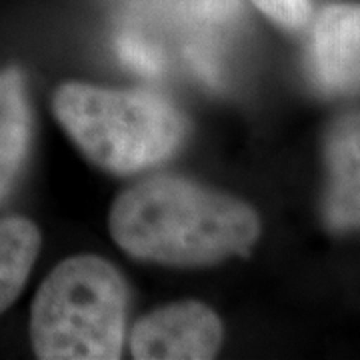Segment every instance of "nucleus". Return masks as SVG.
<instances>
[{
    "label": "nucleus",
    "mask_w": 360,
    "mask_h": 360,
    "mask_svg": "<svg viewBox=\"0 0 360 360\" xmlns=\"http://www.w3.org/2000/svg\"><path fill=\"white\" fill-rule=\"evenodd\" d=\"M110 232L122 250L172 266L214 264L257 243L255 210L176 176L146 179L116 198Z\"/></svg>",
    "instance_id": "1"
},
{
    "label": "nucleus",
    "mask_w": 360,
    "mask_h": 360,
    "mask_svg": "<svg viewBox=\"0 0 360 360\" xmlns=\"http://www.w3.org/2000/svg\"><path fill=\"white\" fill-rule=\"evenodd\" d=\"M129 286L101 257L60 262L40 284L30 312L39 359L112 360L124 345Z\"/></svg>",
    "instance_id": "2"
},
{
    "label": "nucleus",
    "mask_w": 360,
    "mask_h": 360,
    "mask_svg": "<svg viewBox=\"0 0 360 360\" xmlns=\"http://www.w3.org/2000/svg\"><path fill=\"white\" fill-rule=\"evenodd\" d=\"M54 115L78 148L110 172H136L165 160L184 136V118L146 90L70 82L54 94Z\"/></svg>",
    "instance_id": "3"
},
{
    "label": "nucleus",
    "mask_w": 360,
    "mask_h": 360,
    "mask_svg": "<svg viewBox=\"0 0 360 360\" xmlns=\"http://www.w3.org/2000/svg\"><path fill=\"white\" fill-rule=\"evenodd\" d=\"M222 322L202 302H179L136 322L132 356L141 360L212 359L222 345Z\"/></svg>",
    "instance_id": "4"
},
{
    "label": "nucleus",
    "mask_w": 360,
    "mask_h": 360,
    "mask_svg": "<svg viewBox=\"0 0 360 360\" xmlns=\"http://www.w3.org/2000/svg\"><path fill=\"white\" fill-rule=\"evenodd\" d=\"M310 72L324 92L360 89V6H326L312 28Z\"/></svg>",
    "instance_id": "5"
},
{
    "label": "nucleus",
    "mask_w": 360,
    "mask_h": 360,
    "mask_svg": "<svg viewBox=\"0 0 360 360\" xmlns=\"http://www.w3.org/2000/svg\"><path fill=\"white\" fill-rule=\"evenodd\" d=\"M326 219L335 229L360 226V112L336 120L326 141Z\"/></svg>",
    "instance_id": "6"
},
{
    "label": "nucleus",
    "mask_w": 360,
    "mask_h": 360,
    "mask_svg": "<svg viewBox=\"0 0 360 360\" xmlns=\"http://www.w3.org/2000/svg\"><path fill=\"white\" fill-rule=\"evenodd\" d=\"M32 116L20 68L0 72V202L13 191L30 146Z\"/></svg>",
    "instance_id": "7"
},
{
    "label": "nucleus",
    "mask_w": 360,
    "mask_h": 360,
    "mask_svg": "<svg viewBox=\"0 0 360 360\" xmlns=\"http://www.w3.org/2000/svg\"><path fill=\"white\" fill-rule=\"evenodd\" d=\"M40 250V232L32 220H0V314L22 292Z\"/></svg>",
    "instance_id": "8"
},
{
    "label": "nucleus",
    "mask_w": 360,
    "mask_h": 360,
    "mask_svg": "<svg viewBox=\"0 0 360 360\" xmlns=\"http://www.w3.org/2000/svg\"><path fill=\"white\" fill-rule=\"evenodd\" d=\"M238 11V0H172L170 16L188 26L194 34L198 32L193 39H205L206 32L231 25Z\"/></svg>",
    "instance_id": "9"
},
{
    "label": "nucleus",
    "mask_w": 360,
    "mask_h": 360,
    "mask_svg": "<svg viewBox=\"0 0 360 360\" xmlns=\"http://www.w3.org/2000/svg\"><path fill=\"white\" fill-rule=\"evenodd\" d=\"M116 52L127 65L132 66L134 70H139L142 75L158 77L165 72V65H167L165 52L160 51L156 44H153L150 40L141 37L139 32L127 30V32L118 34Z\"/></svg>",
    "instance_id": "10"
},
{
    "label": "nucleus",
    "mask_w": 360,
    "mask_h": 360,
    "mask_svg": "<svg viewBox=\"0 0 360 360\" xmlns=\"http://www.w3.org/2000/svg\"><path fill=\"white\" fill-rule=\"evenodd\" d=\"M184 56L188 60V65L193 66L194 72L202 78L205 82L219 86L220 84V63L217 58V52L212 49V44L205 39H191L186 44Z\"/></svg>",
    "instance_id": "11"
},
{
    "label": "nucleus",
    "mask_w": 360,
    "mask_h": 360,
    "mask_svg": "<svg viewBox=\"0 0 360 360\" xmlns=\"http://www.w3.org/2000/svg\"><path fill=\"white\" fill-rule=\"evenodd\" d=\"M264 14L284 26H302L309 20L310 0H252Z\"/></svg>",
    "instance_id": "12"
}]
</instances>
